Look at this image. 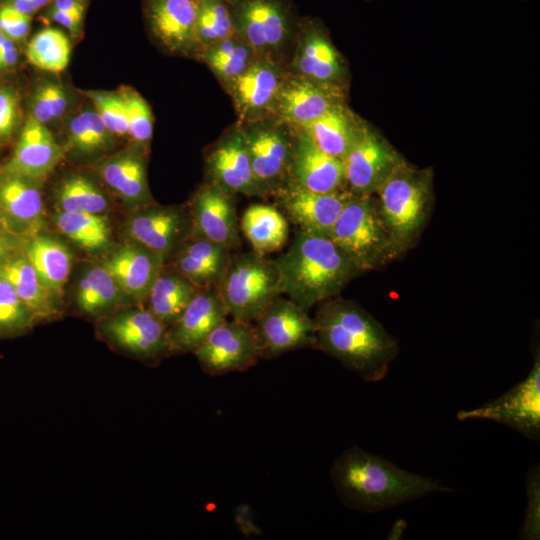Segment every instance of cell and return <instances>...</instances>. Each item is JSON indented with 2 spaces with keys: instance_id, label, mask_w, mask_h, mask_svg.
I'll use <instances>...</instances> for the list:
<instances>
[{
  "instance_id": "cell-48",
  "label": "cell",
  "mask_w": 540,
  "mask_h": 540,
  "mask_svg": "<svg viewBox=\"0 0 540 540\" xmlns=\"http://www.w3.org/2000/svg\"><path fill=\"white\" fill-rule=\"evenodd\" d=\"M42 16L45 19L56 22L63 26L71 36L78 37L82 31L83 20L67 12L47 6L42 9Z\"/></svg>"
},
{
  "instance_id": "cell-41",
  "label": "cell",
  "mask_w": 540,
  "mask_h": 540,
  "mask_svg": "<svg viewBox=\"0 0 540 540\" xmlns=\"http://www.w3.org/2000/svg\"><path fill=\"white\" fill-rule=\"evenodd\" d=\"M37 320L12 285L0 277V337L20 335Z\"/></svg>"
},
{
  "instance_id": "cell-43",
  "label": "cell",
  "mask_w": 540,
  "mask_h": 540,
  "mask_svg": "<svg viewBox=\"0 0 540 540\" xmlns=\"http://www.w3.org/2000/svg\"><path fill=\"white\" fill-rule=\"evenodd\" d=\"M118 92L124 103L128 135L139 145H147L153 132V117L148 103L132 88L122 87Z\"/></svg>"
},
{
  "instance_id": "cell-31",
  "label": "cell",
  "mask_w": 540,
  "mask_h": 540,
  "mask_svg": "<svg viewBox=\"0 0 540 540\" xmlns=\"http://www.w3.org/2000/svg\"><path fill=\"white\" fill-rule=\"evenodd\" d=\"M239 227L253 251L261 255L281 249L288 239V220L276 206L250 205L244 211Z\"/></svg>"
},
{
  "instance_id": "cell-5",
  "label": "cell",
  "mask_w": 540,
  "mask_h": 540,
  "mask_svg": "<svg viewBox=\"0 0 540 540\" xmlns=\"http://www.w3.org/2000/svg\"><path fill=\"white\" fill-rule=\"evenodd\" d=\"M380 215L401 251L420 233L428 215L431 174L402 161L375 192Z\"/></svg>"
},
{
  "instance_id": "cell-54",
  "label": "cell",
  "mask_w": 540,
  "mask_h": 540,
  "mask_svg": "<svg viewBox=\"0 0 540 540\" xmlns=\"http://www.w3.org/2000/svg\"><path fill=\"white\" fill-rule=\"evenodd\" d=\"M10 39L0 30V46H2L6 41Z\"/></svg>"
},
{
  "instance_id": "cell-14",
  "label": "cell",
  "mask_w": 540,
  "mask_h": 540,
  "mask_svg": "<svg viewBox=\"0 0 540 540\" xmlns=\"http://www.w3.org/2000/svg\"><path fill=\"white\" fill-rule=\"evenodd\" d=\"M104 338L146 361H157L171 354L167 326L147 308H135L113 315L99 324Z\"/></svg>"
},
{
  "instance_id": "cell-4",
  "label": "cell",
  "mask_w": 540,
  "mask_h": 540,
  "mask_svg": "<svg viewBox=\"0 0 540 540\" xmlns=\"http://www.w3.org/2000/svg\"><path fill=\"white\" fill-rule=\"evenodd\" d=\"M373 195L353 194L329 234L360 272L376 269L400 253Z\"/></svg>"
},
{
  "instance_id": "cell-45",
  "label": "cell",
  "mask_w": 540,
  "mask_h": 540,
  "mask_svg": "<svg viewBox=\"0 0 540 540\" xmlns=\"http://www.w3.org/2000/svg\"><path fill=\"white\" fill-rule=\"evenodd\" d=\"M528 505L524 524L521 530V538L528 540L539 539L540 535V486L539 468L534 466L529 472L527 479Z\"/></svg>"
},
{
  "instance_id": "cell-35",
  "label": "cell",
  "mask_w": 540,
  "mask_h": 540,
  "mask_svg": "<svg viewBox=\"0 0 540 540\" xmlns=\"http://www.w3.org/2000/svg\"><path fill=\"white\" fill-rule=\"evenodd\" d=\"M122 294L112 275L100 264L91 267L80 279L76 303L83 313L100 315L118 304Z\"/></svg>"
},
{
  "instance_id": "cell-2",
  "label": "cell",
  "mask_w": 540,
  "mask_h": 540,
  "mask_svg": "<svg viewBox=\"0 0 540 540\" xmlns=\"http://www.w3.org/2000/svg\"><path fill=\"white\" fill-rule=\"evenodd\" d=\"M330 475L340 500L364 512H377L432 492L452 491L359 447H350L338 456Z\"/></svg>"
},
{
  "instance_id": "cell-46",
  "label": "cell",
  "mask_w": 540,
  "mask_h": 540,
  "mask_svg": "<svg viewBox=\"0 0 540 540\" xmlns=\"http://www.w3.org/2000/svg\"><path fill=\"white\" fill-rule=\"evenodd\" d=\"M19 119L18 97L8 87L0 88V142L7 141L14 133Z\"/></svg>"
},
{
  "instance_id": "cell-37",
  "label": "cell",
  "mask_w": 540,
  "mask_h": 540,
  "mask_svg": "<svg viewBox=\"0 0 540 540\" xmlns=\"http://www.w3.org/2000/svg\"><path fill=\"white\" fill-rule=\"evenodd\" d=\"M71 45L67 35L60 29L45 27L29 41L26 56L35 67L60 73L69 64Z\"/></svg>"
},
{
  "instance_id": "cell-34",
  "label": "cell",
  "mask_w": 540,
  "mask_h": 540,
  "mask_svg": "<svg viewBox=\"0 0 540 540\" xmlns=\"http://www.w3.org/2000/svg\"><path fill=\"white\" fill-rule=\"evenodd\" d=\"M203 60L226 90L259 57L239 35L205 48L198 57Z\"/></svg>"
},
{
  "instance_id": "cell-30",
  "label": "cell",
  "mask_w": 540,
  "mask_h": 540,
  "mask_svg": "<svg viewBox=\"0 0 540 540\" xmlns=\"http://www.w3.org/2000/svg\"><path fill=\"white\" fill-rule=\"evenodd\" d=\"M23 253L44 287L54 298L59 299L71 271L70 251L58 240L38 234L28 240Z\"/></svg>"
},
{
  "instance_id": "cell-15",
  "label": "cell",
  "mask_w": 540,
  "mask_h": 540,
  "mask_svg": "<svg viewBox=\"0 0 540 540\" xmlns=\"http://www.w3.org/2000/svg\"><path fill=\"white\" fill-rule=\"evenodd\" d=\"M293 42V57L286 69L289 74L342 86L345 76L343 59L317 20H299Z\"/></svg>"
},
{
  "instance_id": "cell-25",
  "label": "cell",
  "mask_w": 540,
  "mask_h": 540,
  "mask_svg": "<svg viewBox=\"0 0 540 540\" xmlns=\"http://www.w3.org/2000/svg\"><path fill=\"white\" fill-rule=\"evenodd\" d=\"M292 129L294 151L290 177L301 186L315 192L331 193L345 190L341 159L319 149L302 130Z\"/></svg>"
},
{
  "instance_id": "cell-1",
  "label": "cell",
  "mask_w": 540,
  "mask_h": 540,
  "mask_svg": "<svg viewBox=\"0 0 540 540\" xmlns=\"http://www.w3.org/2000/svg\"><path fill=\"white\" fill-rule=\"evenodd\" d=\"M313 319L316 349L366 381L385 377L397 344L367 311L353 301L329 298L321 302Z\"/></svg>"
},
{
  "instance_id": "cell-49",
  "label": "cell",
  "mask_w": 540,
  "mask_h": 540,
  "mask_svg": "<svg viewBox=\"0 0 540 540\" xmlns=\"http://www.w3.org/2000/svg\"><path fill=\"white\" fill-rule=\"evenodd\" d=\"M29 239L14 236L8 233L0 235V266L12 256L24 249Z\"/></svg>"
},
{
  "instance_id": "cell-17",
  "label": "cell",
  "mask_w": 540,
  "mask_h": 540,
  "mask_svg": "<svg viewBox=\"0 0 540 540\" xmlns=\"http://www.w3.org/2000/svg\"><path fill=\"white\" fill-rule=\"evenodd\" d=\"M208 182L230 196L264 198L255 181L240 126L231 127L212 145L205 156Z\"/></svg>"
},
{
  "instance_id": "cell-55",
  "label": "cell",
  "mask_w": 540,
  "mask_h": 540,
  "mask_svg": "<svg viewBox=\"0 0 540 540\" xmlns=\"http://www.w3.org/2000/svg\"><path fill=\"white\" fill-rule=\"evenodd\" d=\"M4 233H7V232L5 230L4 222H3L2 216L0 214V235L4 234Z\"/></svg>"
},
{
  "instance_id": "cell-32",
  "label": "cell",
  "mask_w": 540,
  "mask_h": 540,
  "mask_svg": "<svg viewBox=\"0 0 540 540\" xmlns=\"http://www.w3.org/2000/svg\"><path fill=\"white\" fill-rule=\"evenodd\" d=\"M18 254L0 266V277L12 285L36 319L52 317L57 312L55 298L44 287L24 253Z\"/></svg>"
},
{
  "instance_id": "cell-19",
  "label": "cell",
  "mask_w": 540,
  "mask_h": 540,
  "mask_svg": "<svg viewBox=\"0 0 540 540\" xmlns=\"http://www.w3.org/2000/svg\"><path fill=\"white\" fill-rule=\"evenodd\" d=\"M130 238L164 260L174 256L192 235L190 212L177 207L146 205L127 222Z\"/></svg>"
},
{
  "instance_id": "cell-50",
  "label": "cell",
  "mask_w": 540,
  "mask_h": 540,
  "mask_svg": "<svg viewBox=\"0 0 540 540\" xmlns=\"http://www.w3.org/2000/svg\"><path fill=\"white\" fill-rule=\"evenodd\" d=\"M53 0H1V4H6L13 9L33 17L40 10L47 7Z\"/></svg>"
},
{
  "instance_id": "cell-7",
  "label": "cell",
  "mask_w": 540,
  "mask_h": 540,
  "mask_svg": "<svg viewBox=\"0 0 540 540\" xmlns=\"http://www.w3.org/2000/svg\"><path fill=\"white\" fill-rule=\"evenodd\" d=\"M236 33L261 58L281 62L299 20L288 0H227Z\"/></svg>"
},
{
  "instance_id": "cell-20",
  "label": "cell",
  "mask_w": 540,
  "mask_h": 540,
  "mask_svg": "<svg viewBox=\"0 0 540 540\" xmlns=\"http://www.w3.org/2000/svg\"><path fill=\"white\" fill-rule=\"evenodd\" d=\"M143 11L150 34L166 51L198 55V0H144Z\"/></svg>"
},
{
  "instance_id": "cell-33",
  "label": "cell",
  "mask_w": 540,
  "mask_h": 540,
  "mask_svg": "<svg viewBox=\"0 0 540 540\" xmlns=\"http://www.w3.org/2000/svg\"><path fill=\"white\" fill-rule=\"evenodd\" d=\"M198 290L175 269L166 272L164 265L147 295V309L168 327L180 317Z\"/></svg>"
},
{
  "instance_id": "cell-47",
  "label": "cell",
  "mask_w": 540,
  "mask_h": 540,
  "mask_svg": "<svg viewBox=\"0 0 540 540\" xmlns=\"http://www.w3.org/2000/svg\"><path fill=\"white\" fill-rule=\"evenodd\" d=\"M31 21L32 17L0 3V30L13 41H22L26 38Z\"/></svg>"
},
{
  "instance_id": "cell-42",
  "label": "cell",
  "mask_w": 540,
  "mask_h": 540,
  "mask_svg": "<svg viewBox=\"0 0 540 540\" xmlns=\"http://www.w3.org/2000/svg\"><path fill=\"white\" fill-rule=\"evenodd\" d=\"M68 104L69 97L63 85L52 81L44 82L32 95L30 117L46 125L60 119L66 112Z\"/></svg>"
},
{
  "instance_id": "cell-38",
  "label": "cell",
  "mask_w": 540,
  "mask_h": 540,
  "mask_svg": "<svg viewBox=\"0 0 540 540\" xmlns=\"http://www.w3.org/2000/svg\"><path fill=\"white\" fill-rule=\"evenodd\" d=\"M59 211L100 214L108 207L105 194L89 178L71 175L63 179L56 192Z\"/></svg>"
},
{
  "instance_id": "cell-16",
  "label": "cell",
  "mask_w": 540,
  "mask_h": 540,
  "mask_svg": "<svg viewBox=\"0 0 540 540\" xmlns=\"http://www.w3.org/2000/svg\"><path fill=\"white\" fill-rule=\"evenodd\" d=\"M286 74L282 62L259 58L226 89L239 124L273 117Z\"/></svg>"
},
{
  "instance_id": "cell-51",
  "label": "cell",
  "mask_w": 540,
  "mask_h": 540,
  "mask_svg": "<svg viewBox=\"0 0 540 540\" xmlns=\"http://www.w3.org/2000/svg\"><path fill=\"white\" fill-rule=\"evenodd\" d=\"M88 0H53L48 6L84 20Z\"/></svg>"
},
{
  "instance_id": "cell-10",
  "label": "cell",
  "mask_w": 540,
  "mask_h": 540,
  "mask_svg": "<svg viewBox=\"0 0 540 540\" xmlns=\"http://www.w3.org/2000/svg\"><path fill=\"white\" fill-rule=\"evenodd\" d=\"M458 420L486 419L510 426L525 437L538 441L540 437V358L525 379L502 396L472 410H461Z\"/></svg>"
},
{
  "instance_id": "cell-29",
  "label": "cell",
  "mask_w": 540,
  "mask_h": 540,
  "mask_svg": "<svg viewBox=\"0 0 540 540\" xmlns=\"http://www.w3.org/2000/svg\"><path fill=\"white\" fill-rule=\"evenodd\" d=\"M103 181L126 203L136 206L152 204L145 163L136 152H123L105 160L99 167Z\"/></svg>"
},
{
  "instance_id": "cell-13",
  "label": "cell",
  "mask_w": 540,
  "mask_h": 540,
  "mask_svg": "<svg viewBox=\"0 0 540 540\" xmlns=\"http://www.w3.org/2000/svg\"><path fill=\"white\" fill-rule=\"evenodd\" d=\"M341 161L346 189L355 195H369L375 194L403 159L364 123Z\"/></svg>"
},
{
  "instance_id": "cell-53",
  "label": "cell",
  "mask_w": 540,
  "mask_h": 540,
  "mask_svg": "<svg viewBox=\"0 0 540 540\" xmlns=\"http://www.w3.org/2000/svg\"><path fill=\"white\" fill-rule=\"evenodd\" d=\"M406 523L403 521V520H399L397 521L393 528L391 529V533L389 534V538H392V539H398L401 537L402 535V531H404L405 527H406Z\"/></svg>"
},
{
  "instance_id": "cell-3",
  "label": "cell",
  "mask_w": 540,
  "mask_h": 540,
  "mask_svg": "<svg viewBox=\"0 0 540 540\" xmlns=\"http://www.w3.org/2000/svg\"><path fill=\"white\" fill-rule=\"evenodd\" d=\"M275 262L281 293L305 311L338 294L360 273L330 237L301 231Z\"/></svg>"
},
{
  "instance_id": "cell-26",
  "label": "cell",
  "mask_w": 540,
  "mask_h": 540,
  "mask_svg": "<svg viewBox=\"0 0 540 540\" xmlns=\"http://www.w3.org/2000/svg\"><path fill=\"white\" fill-rule=\"evenodd\" d=\"M101 264L122 292L137 302L146 300L153 282L165 265L160 256L134 241L114 251Z\"/></svg>"
},
{
  "instance_id": "cell-12",
  "label": "cell",
  "mask_w": 540,
  "mask_h": 540,
  "mask_svg": "<svg viewBox=\"0 0 540 540\" xmlns=\"http://www.w3.org/2000/svg\"><path fill=\"white\" fill-rule=\"evenodd\" d=\"M352 195L346 189L331 193L315 192L290 177L271 197L288 222L295 224L299 231L329 237Z\"/></svg>"
},
{
  "instance_id": "cell-40",
  "label": "cell",
  "mask_w": 540,
  "mask_h": 540,
  "mask_svg": "<svg viewBox=\"0 0 540 540\" xmlns=\"http://www.w3.org/2000/svg\"><path fill=\"white\" fill-rule=\"evenodd\" d=\"M67 139L72 150L92 154L107 149L112 142V134L94 109L83 110L70 119Z\"/></svg>"
},
{
  "instance_id": "cell-21",
  "label": "cell",
  "mask_w": 540,
  "mask_h": 540,
  "mask_svg": "<svg viewBox=\"0 0 540 540\" xmlns=\"http://www.w3.org/2000/svg\"><path fill=\"white\" fill-rule=\"evenodd\" d=\"M189 212L193 235L232 251L240 246V227L233 196L206 181L193 195Z\"/></svg>"
},
{
  "instance_id": "cell-6",
  "label": "cell",
  "mask_w": 540,
  "mask_h": 540,
  "mask_svg": "<svg viewBox=\"0 0 540 540\" xmlns=\"http://www.w3.org/2000/svg\"><path fill=\"white\" fill-rule=\"evenodd\" d=\"M217 289L229 317L246 323L282 294L275 260L254 251L232 255Z\"/></svg>"
},
{
  "instance_id": "cell-36",
  "label": "cell",
  "mask_w": 540,
  "mask_h": 540,
  "mask_svg": "<svg viewBox=\"0 0 540 540\" xmlns=\"http://www.w3.org/2000/svg\"><path fill=\"white\" fill-rule=\"evenodd\" d=\"M54 223L61 233L86 250H102L110 242L109 223L101 214L59 211Z\"/></svg>"
},
{
  "instance_id": "cell-27",
  "label": "cell",
  "mask_w": 540,
  "mask_h": 540,
  "mask_svg": "<svg viewBox=\"0 0 540 540\" xmlns=\"http://www.w3.org/2000/svg\"><path fill=\"white\" fill-rule=\"evenodd\" d=\"M232 255V250L192 234L173 256V269L198 288L217 287Z\"/></svg>"
},
{
  "instance_id": "cell-24",
  "label": "cell",
  "mask_w": 540,
  "mask_h": 540,
  "mask_svg": "<svg viewBox=\"0 0 540 540\" xmlns=\"http://www.w3.org/2000/svg\"><path fill=\"white\" fill-rule=\"evenodd\" d=\"M63 156L64 149L46 125L29 116L12 157L1 171L38 182L52 172Z\"/></svg>"
},
{
  "instance_id": "cell-11",
  "label": "cell",
  "mask_w": 540,
  "mask_h": 540,
  "mask_svg": "<svg viewBox=\"0 0 540 540\" xmlns=\"http://www.w3.org/2000/svg\"><path fill=\"white\" fill-rule=\"evenodd\" d=\"M193 353L210 376L246 371L261 359L253 325L232 318L217 326Z\"/></svg>"
},
{
  "instance_id": "cell-18",
  "label": "cell",
  "mask_w": 540,
  "mask_h": 540,
  "mask_svg": "<svg viewBox=\"0 0 540 540\" xmlns=\"http://www.w3.org/2000/svg\"><path fill=\"white\" fill-rule=\"evenodd\" d=\"M344 99L341 85L315 82L287 72L273 117L292 128H301L345 103Z\"/></svg>"
},
{
  "instance_id": "cell-28",
  "label": "cell",
  "mask_w": 540,
  "mask_h": 540,
  "mask_svg": "<svg viewBox=\"0 0 540 540\" xmlns=\"http://www.w3.org/2000/svg\"><path fill=\"white\" fill-rule=\"evenodd\" d=\"M363 125L364 122L343 103L298 129L319 149L342 159Z\"/></svg>"
},
{
  "instance_id": "cell-52",
  "label": "cell",
  "mask_w": 540,
  "mask_h": 540,
  "mask_svg": "<svg viewBox=\"0 0 540 540\" xmlns=\"http://www.w3.org/2000/svg\"><path fill=\"white\" fill-rule=\"evenodd\" d=\"M18 60V50L15 41L9 39L0 47V70L13 67Z\"/></svg>"
},
{
  "instance_id": "cell-22",
  "label": "cell",
  "mask_w": 540,
  "mask_h": 540,
  "mask_svg": "<svg viewBox=\"0 0 540 540\" xmlns=\"http://www.w3.org/2000/svg\"><path fill=\"white\" fill-rule=\"evenodd\" d=\"M228 317L217 287L199 288L180 317L167 327L171 353H193Z\"/></svg>"
},
{
  "instance_id": "cell-39",
  "label": "cell",
  "mask_w": 540,
  "mask_h": 540,
  "mask_svg": "<svg viewBox=\"0 0 540 540\" xmlns=\"http://www.w3.org/2000/svg\"><path fill=\"white\" fill-rule=\"evenodd\" d=\"M234 35L238 34L227 0H198L197 57L208 46Z\"/></svg>"
},
{
  "instance_id": "cell-44",
  "label": "cell",
  "mask_w": 540,
  "mask_h": 540,
  "mask_svg": "<svg viewBox=\"0 0 540 540\" xmlns=\"http://www.w3.org/2000/svg\"><path fill=\"white\" fill-rule=\"evenodd\" d=\"M82 92L90 99L94 110L112 135H128L124 103L118 91L89 90Z\"/></svg>"
},
{
  "instance_id": "cell-23",
  "label": "cell",
  "mask_w": 540,
  "mask_h": 540,
  "mask_svg": "<svg viewBox=\"0 0 540 540\" xmlns=\"http://www.w3.org/2000/svg\"><path fill=\"white\" fill-rule=\"evenodd\" d=\"M0 214L8 234L25 239L38 235L44 220L37 181L0 171Z\"/></svg>"
},
{
  "instance_id": "cell-9",
  "label": "cell",
  "mask_w": 540,
  "mask_h": 540,
  "mask_svg": "<svg viewBox=\"0 0 540 540\" xmlns=\"http://www.w3.org/2000/svg\"><path fill=\"white\" fill-rule=\"evenodd\" d=\"M254 322L261 358L273 359L290 351L315 348L314 319L289 298L277 297Z\"/></svg>"
},
{
  "instance_id": "cell-8",
  "label": "cell",
  "mask_w": 540,
  "mask_h": 540,
  "mask_svg": "<svg viewBox=\"0 0 540 540\" xmlns=\"http://www.w3.org/2000/svg\"><path fill=\"white\" fill-rule=\"evenodd\" d=\"M238 125L257 186L264 198L271 197L290 178L293 129L274 117Z\"/></svg>"
}]
</instances>
